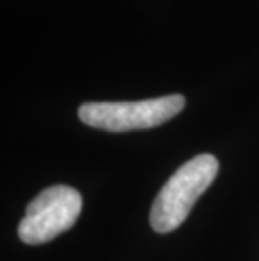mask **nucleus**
I'll list each match as a JSON object with an SVG mask.
<instances>
[{
    "instance_id": "obj_2",
    "label": "nucleus",
    "mask_w": 259,
    "mask_h": 261,
    "mask_svg": "<svg viewBox=\"0 0 259 261\" xmlns=\"http://www.w3.org/2000/svg\"><path fill=\"white\" fill-rule=\"evenodd\" d=\"M185 107L182 94H168L143 101H101L79 107V120L88 126L106 132L147 130L163 125Z\"/></svg>"
},
{
    "instance_id": "obj_1",
    "label": "nucleus",
    "mask_w": 259,
    "mask_h": 261,
    "mask_svg": "<svg viewBox=\"0 0 259 261\" xmlns=\"http://www.w3.org/2000/svg\"><path fill=\"white\" fill-rule=\"evenodd\" d=\"M219 160L211 153H202L190 159L175 170L150 211V224L160 234L175 231L187 219L204 191L216 179Z\"/></svg>"
},
{
    "instance_id": "obj_3",
    "label": "nucleus",
    "mask_w": 259,
    "mask_h": 261,
    "mask_svg": "<svg viewBox=\"0 0 259 261\" xmlns=\"http://www.w3.org/2000/svg\"><path fill=\"white\" fill-rule=\"evenodd\" d=\"M82 197L74 187L51 186L27 205L19 224V238L25 244H42L71 229L78 221Z\"/></svg>"
}]
</instances>
